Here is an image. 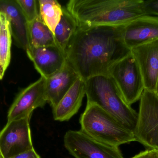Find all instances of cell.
I'll return each mask as SVG.
<instances>
[{
	"mask_svg": "<svg viewBox=\"0 0 158 158\" xmlns=\"http://www.w3.org/2000/svg\"><path fill=\"white\" fill-rule=\"evenodd\" d=\"M143 8L146 15H156L158 16V0L143 1Z\"/></svg>",
	"mask_w": 158,
	"mask_h": 158,
	"instance_id": "21",
	"label": "cell"
},
{
	"mask_svg": "<svg viewBox=\"0 0 158 158\" xmlns=\"http://www.w3.org/2000/svg\"><path fill=\"white\" fill-rule=\"evenodd\" d=\"M85 92V81L80 77L58 105L53 109L55 120L68 121L76 115L81 106Z\"/></svg>",
	"mask_w": 158,
	"mask_h": 158,
	"instance_id": "15",
	"label": "cell"
},
{
	"mask_svg": "<svg viewBox=\"0 0 158 158\" xmlns=\"http://www.w3.org/2000/svg\"><path fill=\"white\" fill-rule=\"evenodd\" d=\"M64 144L76 158H124L118 147L96 141L81 130L67 132Z\"/></svg>",
	"mask_w": 158,
	"mask_h": 158,
	"instance_id": "7",
	"label": "cell"
},
{
	"mask_svg": "<svg viewBox=\"0 0 158 158\" xmlns=\"http://www.w3.org/2000/svg\"><path fill=\"white\" fill-rule=\"evenodd\" d=\"M0 12L9 20L15 45L26 51L29 47L28 22L16 0H0Z\"/></svg>",
	"mask_w": 158,
	"mask_h": 158,
	"instance_id": "14",
	"label": "cell"
},
{
	"mask_svg": "<svg viewBox=\"0 0 158 158\" xmlns=\"http://www.w3.org/2000/svg\"><path fill=\"white\" fill-rule=\"evenodd\" d=\"M0 158H4L2 155V153H1V150H0Z\"/></svg>",
	"mask_w": 158,
	"mask_h": 158,
	"instance_id": "25",
	"label": "cell"
},
{
	"mask_svg": "<svg viewBox=\"0 0 158 158\" xmlns=\"http://www.w3.org/2000/svg\"><path fill=\"white\" fill-rule=\"evenodd\" d=\"M26 52L35 69L46 79L60 71L67 61L66 55L56 45L29 46Z\"/></svg>",
	"mask_w": 158,
	"mask_h": 158,
	"instance_id": "11",
	"label": "cell"
},
{
	"mask_svg": "<svg viewBox=\"0 0 158 158\" xmlns=\"http://www.w3.org/2000/svg\"><path fill=\"white\" fill-rule=\"evenodd\" d=\"M131 52L141 71L144 90L156 92L158 80V40L134 47Z\"/></svg>",
	"mask_w": 158,
	"mask_h": 158,
	"instance_id": "10",
	"label": "cell"
},
{
	"mask_svg": "<svg viewBox=\"0 0 158 158\" xmlns=\"http://www.w3.org/2000/svg\"><path fill=\"white\" fill-rule=\"evenodd\" d=\"M12 38L9 20L5 14L0 12V80L11 62Z\"/></svg>",
	"mask_w": 158,
	"mask_h": 158,
	"instance_id": "16",
	"label": "cell"
},
{
	"mask_svg": "<svg viewBox=\"0 0 158 158\" xmlns=\"http://www.w3.org/2000/svg\"><path fill=\"white\" fill-rule=\"evenodd\" d=\"M123 37L130 50L158 40V16L145 15L136 19L124 26Z\"/></svg>",
	"mask_w": 158,
	"mask_h": 158,
	"instance_id": "12",
	"label": "cell"
},
{
	"mask_svg": "<svg viewBox=\"0 0 158 158\" xmlns=\"http://www.w3.org/2000/svg\"><path fill=\"white\" fill-rule=\"evenodd\" d=\"M45 82L41 77L20 91L8 110L7 121L31 117L34 109L45 105Z\"/></svg>",
	"mask_w": 158,
	"mask_h": 158,
	"instance_id": "9",
	"label": "cell"
},
{
	"mask_svg": "<svg viewBox=\"0 0 158 158\" xmlns=\"http://www.w3.org/2000/svg\"><path fill=\"white\" fill-rule=\"evenodd\" d=\"M31 117L7 121L0 132V150L4 158L34 149L30 127Z\"/></svg>",
	"mask_w": 158,
	"mask_h": 158,
	"instance_id": "8",
	"label": "cell"
},
{
	"mask_svg": "<svg viewBox=\"0 0 158 158\" xmlns=\"http://www.w3.org/2000/svg\"><path fill=\"white\" fill-rule=\"evenodd\" d=\"M80 76L68 61L56 74L46 79L45 97L47 103L54 108L73 86Z\"/></svg>",
	"mask_w": 158,
	"mask_h": 158,
	"instance_id": "13",
	"label": "cell"
},
{
	"mask_svg": "<svg viewBox=\"0 0 158 158\" xmlns=\"http://www.w3.org/2000/svg\"><path fill=\"white\" fill-rule=\"evenodd\" d=\"M28 23L33 21L40 15L39 1L16 0Z\"/></svg>",
	"mask_w": 158,
	"mask_h": 158,
	"instance_id": "20",
	"label": "cell"
},
{
	"mask_svg": "<svg viewBox=\"0 0 158 158\" xmlns=\"http://www.w3.org/2000/svg\"><path fill=\"white\" fill-rule=\"evenodd\" d=\"M143 0H70L66 8L80 26H125L145 13Z\"/></svg>",
	"mask_w": 158,
	"mask_h": 158,
	"instance_id": "2",
	"label": "cell"
},
{
	"mask_svg": "<svg viewBox=\"0 0 158 158\" xmlns=\"http://www.w3.org/2000/svg\"><path fill=\"white\" fill-rule=\"evenodd\" d=\"M78 27L75 18L66 7H63L62 17L53 34L56 45L65 55L69 43Z\"/></svg>",
	"mask_w": 158,
	"mask_h": 158,
	"instance_id": "17",
	"label": "cell"
},
{
	"mask_svg": "<svg viewBox=\"0 0 158 158\" xmlns=\"http://www.w3.org/2000/svg\"><path fill=\"white\" fill-rule=\"evenodd\" d=\"M10 158H40L34 149L20 153Z\"/></svg>",
	"mask_w": 158,
	"mask_h": 158,
	"instance_id": "23",
	"label": "cell"
},
{
	"mask_svg": "<svg viewBox=\"0 0 158 158\" xmlns=\"http://www.w3.org/2000/svg\"><path fill=\"white\" fill-rule=\"evenodd\" d=\"M131 158H158V149H148Z\"/></svg>",
	"mask_w": 158,
	"mask_h": 158,
	"instance_id": "22",
	"label": "cell"
},
{
	"mask_svg": "<svg viewBox=\"0 0 158 158\" xmlns=\"http://www.w3.org/2000/svg\"><path fill=\"white\" fill-rule=\"evenodd\" d=\"M133 133L135 141L148 149H158V95L156 92L144 90Z\"/></svg>",
	"mask_w": 158,
	"mask_h": 158,
	"instance_id": "6",
	"label": "cell"
},
{
	"mask_svg": "<svg viewBox=\"0 0 158 158\" xmlns=\"http://www.w3.org/2000/svg\"><path fill=\"white\" fill-rule=\"evenodd\" d=\"M108 75L128 105L131 106L140 100L144 85L140 69L131 52L112 66Z\"/></svg>",
	"mask_w": 158,
	"mask_h": 158,
	"instance_id": "5",
	"label": "cell"
},
{
	"mask_svg": "<svg viewBox=\"0 0 158 158\" xmlns=\"http://www.w3.org/2000/svg\"><path fill=\"white\" fill-rule=\"evenodd\" d=\"M123 27L78 26L66 55L80 78L86 81L94 76L108 75L112 66L131 53L123 41Z\"/></svg>",
	"mask_w": 158,
	"mask_h": 158,
	"instance_id": "1",
	"label": "cell"
},
{
	"mask_svg": "<svg viewBox=\"0 0 158 158\" xmlns=\"http://www.w3.org/2000/svg\"><path fill=\"white\" fill-rule=\"evenodd\" d=\"M156 93L158 95V82H157V88H156Z\"/></svg>",
	"mask_w": 158,
	"mask_h": 158,
	"instance_id": "24",
	"label": "cell"
},
{
	"mask_svg": "<svg viewBox=\"0 0 158 158\" xmlns=\"http://www.w3.org/2000/svg\"><path fill=\"white\" fill-rule=\"evenodd\" d=\"M81 131L100 143L118 147L135 141L133 132L94 104H87L80 119Z\"/></svg>",
	"mask_w": 158,
	"mask_h": 158,
	"instance_id": "4",
	"label": "cell"
},
{
	"mask_svg": "<svg viewBox=\"0 0 158 158\" xmlns=\"http://www.w3.org/2000/svg\"><path fill=\"white\" fill-rule=\"evenodd\" d=\"M85 81L87 104L98 106L133 132L138 113L126 103L112 79L109 75H98Z\"/></svg>",
	"mask_w": 158,
	"mask_h": 158,
	"instance_id": "3",
	"label": "cell"
},
{
	"mask_svg": "<svg viewBox=\"0 0 158 158\" xmlns=\"http://www.w3.org/2000/svg\"><path fill=\"white\" fill-rule=\"evenodd\" d=\"M39 4L40 17L54 32L62 17L63 6L56 0H39Z\"/></svg>",
	"mask_w": 158,
	"mask_h": 158,
	"instance_id": "19",
	"label": "cell"
},
{
	"mask_svg": "<svg viewBox=\"0 0 158 158\" xmlns=\"http://www.w3.org/2000/svg\"><path fill=\"white\" fill-rule=\"evenodd\" d=\"M29 46L45 47L56 45L53 32L42 21L39 15L28 23Z\"/></svg>",
	"mask_w": 158,
	"mask_h": 158,
	"instance_id": "18",
	"label": "cell"
}]
</instances>
